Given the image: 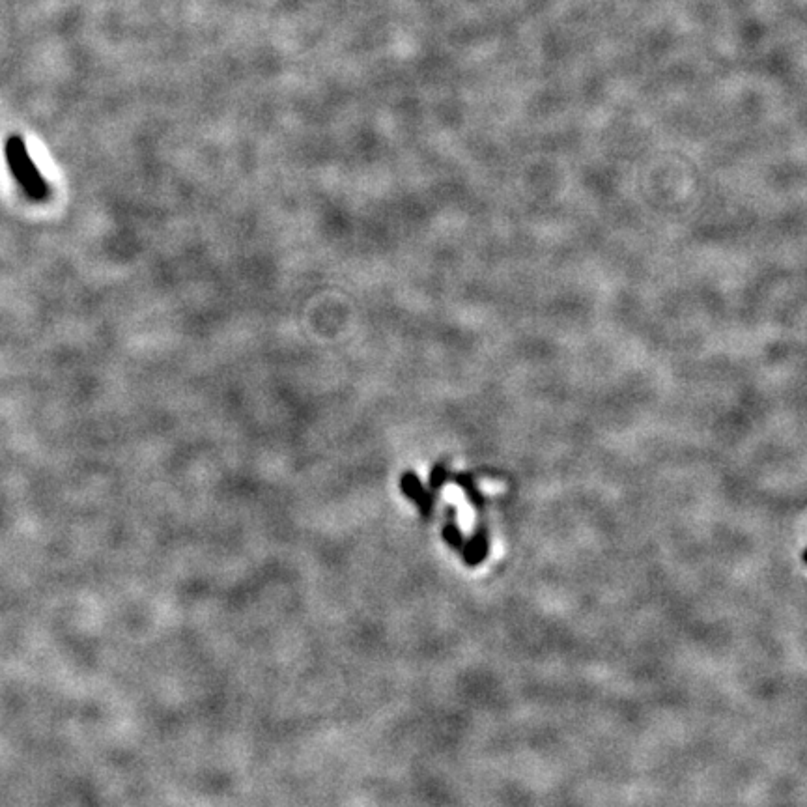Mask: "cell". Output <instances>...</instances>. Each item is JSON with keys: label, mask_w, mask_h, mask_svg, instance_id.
<instances>
[{"label": "cell", "mask_w": 807, "mask_h": 807, "mask_svg": "<svg viewBox=\"0 0 807 807\" xmlns=\"http://www.w3.org/2000/svg\"><path fill=\"white\" fill-rule=\"evenodd\" d=\"M4 156H6L8 169L12 172L15 182L27 193L29 199L43 202L51 197V187L43 178L42 172L36 167L34 159L30 157L29 150H27V144L21 137L12 135L6 141Z\"/></svg>", "instance_id": "6da1fadb"}, {"label": "cell", "mask_w": 807, "mask_h": 807, "mask_svg": "<svg viewBox=\"0 0 807 807\" xmlns=\"http://www.w3.org/2000/svg\"><path fill=\"white\" fill-rule=\"evenodd\" d=\"M402 490H404V494L413 499L423 512H428V507H430V499L425 494V490H423V486H421V482L419 479L413 475V473H406L404 477H402Z\"/></svg>", "instance_id": "7a4b0ae2"}]
</instances>
